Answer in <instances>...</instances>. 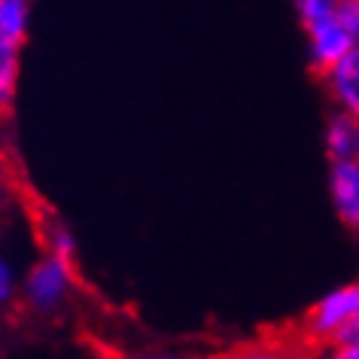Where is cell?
Masks as SVG:
<instances>
[{"label":"cell","mask_w":359,"mask_h":359,"mask_svg":"<svg viewBox=\"0 0 359 359\" xmlns=\"http://www.w3.org/2000/svg\"><path fill=\"white\" fill-rule=\"evenodd\" d=\"M335 22L350 37L359 40V0H338L335 4Z\"/></svg>","instance_id":"obj_12"},{"label":"cell","mask_w":359,"mask_h":359,"mask_svg":"<svg viewBox=\"0 0 359 359\" xmlns=\"http://www.w3.org/2000/svg\"><path fill=\"white\" fill-rule=\"evenodd\" d=\"M332 359H359V344L332 347Z\"/></svg>","instance_id":"obj_16"},{"label":"cell","mask_w":359,"mask_h":359,"mask_svg":"<svg viewBox=\"0 0 359 359\" xmlns=\"http://www.w3.org/2000/svg\"><path fill=\"white\" fill-rule=\"evenodd\" d=\"M332 341V347H344V344H359V320L353 323H347V326H341L335 335L329 338Z\"/></svg>","instance_id":"obj_13"},{"label":"cell","mask_w":359,"mask_h":359,"mask_svg":"<svg viewBox=\"0 0 359 359\" xmlns=\"http://www.w3.org/2000/svg\"><path fill=\"white\" fill-rule=\"evenodd\" d=\"M46 253L58 256V259H65V262L74 265V259H76V238H74V231H70L65 222H49V226H46Z\"/></svg>","instance_id":"obj_9"},{"label":"cell","mask_w":359,"mask_h":359,"mask_svg":"<svg viewBox=\"0 0 359 359\" xmlns=\"http://www.w3.org/2000/svg\"><path fill=\"white\" fill-rule=\"evenodd\" d=\"M31 28V0H0V43L19 46Z\"/></svg>","instance_id":"obj_7"},{"label":"cell","mask_w":359,"mask_h":359,"mask_svg":"<svg viewBox=\"0 0 359 359\" xmlns=\"http://www.w3.org/2000/svg\"><path fill=\"white\" fill-rule=\"evenodd\" d=\"M323 76H326V88L338 110L359 116V49L338 58L332 67L323 70Z\"/></svg>","instance_id":"obj_5"},{"label":"cell","mask_w":359,"mask_h":359,"mask_svg":"<svg viewBox=\"0 0 359 359\" xmlns=\"http://www.w3.org/2000/svg\"><path fill=\"white\" fill-rule=\"evenodd\" d=\"M338 0H295V13L302 19V28H311L317 22H326L335 15Z\"/></svg>","instance_id":"obj_10"},{"label":"cell","mask_w":359,"mask_h":359,"mask_svg":"<svg viewBox=\"0 0 359 359\" xmlns=\"http://www.w3.org/2000/svg\"><path fill=\"white\" fill-rule=\"evenodd\" d=\"M304 34H308L311 65L317 70H326V67L335 65L338 58H344L347 52L359 49V40L350 37V34L341 28L335 22V15L326 22H317V25H311V28H304Z\"/></svg>","instance_id":"obj_3"},{"label":"cell","mask_w":359,"mask_h":359,"mask_svg":"<svg viewBox=\"0 0 359 359\" xmlns=\"http://www.w3.org/2000/svg\"><path fill=\"white\" fill-rule=\"evenodd\" d=\"M134 359H186V356L177 353V350H147V353H140Z\"/></svg>","instance_id":"obj_15"},{"label":"cell","mask_w":359,"mask_h":359,"mask_svg":"<svg viewBox=\"0 0 359 359\" xmlns=\"http://www.w3.org/2000/svg\"><path fill=\"white\" fill-rule=\"evenodd\" d=\"M4 195L6 192H4V183H0V210H4Z\"/></svg>","instance_id":"obj_17"},{"label":"cell","mask_w":359,"mask_h":359,"mask_svg":"<svg viewBox=\"0 0 359 359\" xmlns=\"http://www.w3.org/2000/svg\"><path fill=\"white\" fill-rule=\"evenodd\" d=\"M74 292V265L43 253L19 280V295L34 313H55Z\"/></svg>","instance_id":"obj_1"},{"label":"cell","mask_w":359,"mask_h":359,"mask_svg":"<svg viewBox=\"0 0 359 359\" xmlns=\"http://www.w3.org/2000/svg\"><path fill=\"white\" fill-rule=\"evenodd\" d=\"M15 295H19V271H15L10 259L0 253V308L13 304Z\"/></svg>","instance_id":"obj_11"},{"label":"cell","mask_w":359,"mask_h":359,"mask_svg":"<svg viewBox=\"0 0 359 359\" xmlns=\"http://www.w3.org/2000/svg\"><path fill=\"white\" fill-rule=\"evenodd\" d=\"M329 195L338 219L350 231L359 229V161H332Z\"/></svg>","instance_id":"obj_4"},{"label":"cell","mask_w":359,"mask_h":359,"mask_svg":"<svg viewBox=\"0 0 359 359\" xmlns=\"http://www.w3.org/2000/svg\"><path fill=\"white\" fill-rule=\"evenodd\" d=\"M19 76H22V52H19V46L0 43V113L10 110L15 95H19Z\"/></svg>","instance_id":"obj_8"},{"label":"cell","mask_w":359,"mask_h":359,"mask_svg":"<svg viewBox=\"0 0 359 359\" xmlns=\"http://www.w3.org/2000/svg\"><path fill=\"white\" fill-rule=\"evenodd\" d=\"M353 320H359V286L347 283V286H338V290L326 292L313 304L308 332L320 341H329L341 326H347Z\"/></svg>","instance_id":"obj_2"},{"label":"cell","mask_w":359,"mask_h":359,"mask_svg":"<svg viewBox=\"0 0 359 359\" xmlns=\"http://www.w3.org/2000/svg\"><path fill=\"white\" fill-rule=\"evenodd\" d=\"M238 359H280V356H277L274 350H268V347H250Z\"/></svg>","instance_id":"obj_14"},{"label":"cell","mask_w":359,"mask_h":359,"mask_svg":"<svg viewBox=\"0 0 359 359\" xmlns=\"http://www.w3.org/2000/svg\"><path fill=\"white\" fill-rule=\"evenodd\" d=\"M323 140H326V156L332 161H359V119L356 116L341 113V110L335 116H329Z\"/></svg>","instance_id":"obj_6"}]
</instances>
